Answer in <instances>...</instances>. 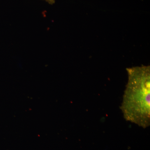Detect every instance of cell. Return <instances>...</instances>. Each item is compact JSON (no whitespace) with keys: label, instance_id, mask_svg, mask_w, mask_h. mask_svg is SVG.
Returning a JSON list of instances; mask_svg holds the SVG:
<instances>
[{"label":"cell","instance_id":"6da1fadb","mask_svg":"<svg viewBox=\"0 0 150 150\" xmlns=\"http://www.w3.org/2000/svg\"><path fill=\"white\" fill-rule=\"evenodd\" d=\"M126 70L128 82L120 109L126 121L146 129L150 125V66Z\"/></svg>","mask_w":150,"mask_h":150},{"label":"cell","instance_id":"7a4b0ae2","mask_svg":"<svg viewBox=\"0 0 150 150\" xmlns=\"http://www.w3.org/2000/svg\"><path fill=\"white\" fill-rule=\"evenodd\" d=\"M44 1H46L50 4H53L55 2V0H44Z\"/></svg>","mask_w":150,"mask_h":150}]
</instances>
